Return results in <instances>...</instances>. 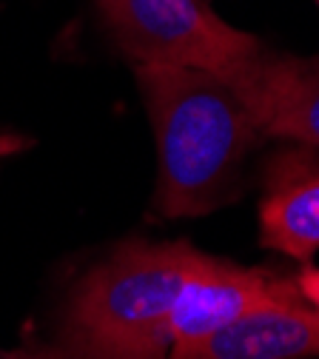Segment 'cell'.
<instances>
[{"instance_id": "ba28073f", "label": "cell", "mask_w": 319, "mask_h": 359, "mask_svg": "<svg viewBox=\"0 0 319 359\" xmlns=\"http://www.w3.org/2000/svg\"><path fill=\"white\" fill-rule=\"evenodd\" d=\"M0 359H60L55 348L46 345H20V348H0Z\"/></svg>"}, {"instance_id": "30bf717a", "label": "cell", "mask_w": 319, "mask_h": 359, "mask_svg": "<svg viewBox=\"0 0 319 359\" xmlns=\"http://www.w3.org/2000/svg\"><path fill=\"white\" fill-rule=\"evenodd\" d=\"M23 143H26V140L18 137V134H12V131H0V165H4L6 157H12L15 151H20Z\"/></svg>"}, {"instance_id": "9c48e42d", "label": "cell", "mask_w": 319, "mask_h": 359, "mask_svg": "<svg viewBox=\"0 0 319 359\" xmlns=\"http://www.w3.org/2000/svg\"><path fill=\"white\" fill-rule=\"evenodd\" d=\"M294 280H297V285H299L302 297H305L311 305H316V308H319V268L305 265L302 271H297V274H294Z\"/></svg>"}, {"instance_id": "52a82bcc", "label": "cell", "mask_w": 319, "mask_h": 359, "mask_svg": "<svg viewBox=\"0 0 319 359\" xmlns=\"http://www.w3.org/2000/svg\"><path fill=\"white\" fill-rule=\"evenodd\" d=\"M171 359H319V308L297 285Z\"/></svg>"}, {"instance_id": "6da1fadb", "label": "cell", "mask_w": 319, "mask_h": 359, "mask_svg": "<svg viewBox=\"0 0 319 359\" xmlns=\"http://www.w3.org/2000/svg\"><path fill=\"white\" fill-rule=\"evenodd\" d=\"M134 77L157 140L154 214L205 217L240 200L265 137L228 74L134 66Z\"/></svg>"}, {"instance_id": "8fae6325", "label": "cell", "mask_w": 319, "mask_h": 359, "mask_svg": "<svg viewBox=\"0 0 319 359\" xmlns=\"http://www.w3.org/2000/svg\"><path fill=\"white\" fill-rule=\"evenodd\" d=\"M313 4H316V9H319V0H313Z\"/></svg>"}, {"instance_id": "7a4b0ae2", "label": "cell", "mask_w": 319, "mask_h": 359, "mask_svg": "<svg viewBox=\"0 0 319 359\" xmlns=\"http://www.w3.org/2000/svg\"><path fill=\"white\" fill-rule=\"evenodd\" d=\"M194 245L131 240L72 291L57 337L60 359H171V313Z\"/></svg>"}, {"instance_id": "8992f818", "label": "cell", "mask_w": 319, "mask_h": 359, "mask_svg": "<svg viewBox=\"0 0 319 359\" xmlns=\"http://www.w3.org/2000/svg\"><path fill=\"white\" fill-rule=\"evenodd\" d=\"M259 183V245L311 262L319 251V151L277 149L265 157Z\"/></svg>"}, {"instance_id": "3957f363", "label": "cell", "mask_w": 319, "mask_h": 359, "mask_svg": "<svg viewBox=\"0 0 319 359\" xmlns=\"http://www.w3.org/2000/svg\"><path fill=\"white\" fill-rule=\"evenodd\" d=\"M97 6L134 66L225 74L262 49L259 37L225 23L205 0H97Z\"/></svg>"}, {"instance_id": "277c9868", "label": "cell", "mask_w": 319, "mask_h": 359, "mask_svg": "<svg viewBox=\"0 0 319 359\" xmlns=\"http://www.w3.org/2000/svg\"><path fill=\"white\" fill-rule=\"evenodd\" d=\"M297 288L294 274L248 268L231 259L191 251L171 313V353L191 348L243 313Z\"/></svg>"}, {"instance_id": "5b68a950", "label": "cell", "mask_w": 319, "mask_h": 359, "mask_svg": "<svg viewBox=\"0 0 319 359\" xmlns=\"http://www.w3.org/2000/svg\"><path fill=\"white\" fill-rule=\"evenodd\" d=\"M265 140L319 151V57L259 49L225 72Z\"/></svg>"}]
</instances>
